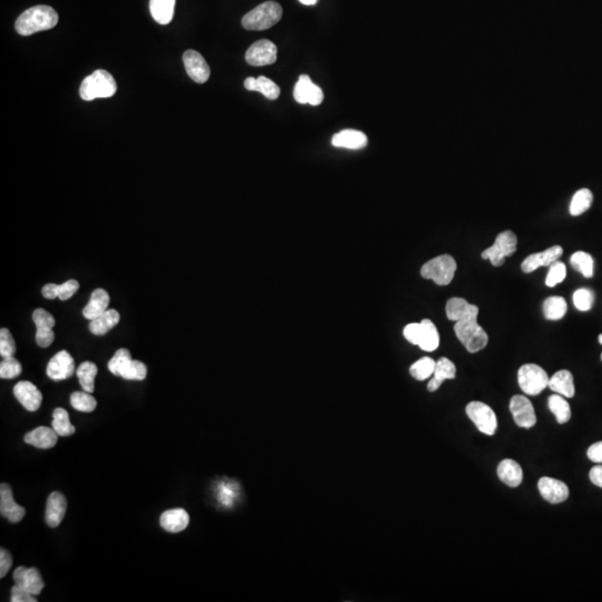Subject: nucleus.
Masks as SVG:
<instances>
[{
	"instance_id": "1",
	"label": "nucleus",
	"mask_w": 602,
	"mask_h": 602,
	"mask_svg": "<svg viewBox=\"0 0 602 602\" xmlns=\"http://www.w3.org/2000/svg\"><path fill=\"white\" fill-rule=\"evenodd\" d=\"M58 24V14L45 5L27 9L16 20L15 29L22 36H31L38 31H49Z\"/></svg>"
},
{
	"instance_id": "2",
	"label": "nucleus",
	"mask_w": 602,
	"mask_h": 602,
	"mask_svg": "<svg viewBox=\"0 0 602 602\" xmlns=\"http://www.w3.org/2000/svg\"><path fill=\"white\" fill-rule=\"evenodd\" d=\"M477 316L479 310L473 311L455 322L454 325V331L459 342H462L468 353L472 354L484 349L489 342L488 333L479 325Z\"/></svg>"
},
{
	"instance_id": "3",
	"label": "nucleus",
	"mask_w": 602,
	"mask_h": 602,
	"mask_svg": "<svg viewBox=\"0 0 602 602\" xmlns=\"http://www.w3.org/2000/svg\"><path fill=\"white\" fill-rule=\"evenodd\" d=\"M116 90L118 85L114 77L106 70H98L81 81L79 95L81 100L90 102L96 98L112 97Z\"/></svg>"
},
{
	"instance_id": "4",
	"label": "nucleus",
	"mask_w": 602,
	"mask_h": 602,
	"mask_svg": "<svg viewBox=\"0 0 602 602\" xmlns=\"http://www.w3.org/2000/svg\"><path fill=\"white\" fill-rule=\"evenodd\" d=\"M283 7L276 1H266L247 13L242 18V26L247 31H266L283 18Z\"/></svg>"
},
{
	"instance_id": "5",
	"label": "nucleus",
	"mask_w": 602,
	"mask_h": 602,
	"mask_svg": "<svg viewBox=\"0 0 602 602\" xmlns=\"http://www.w3.org/2000/svg\"><path fill=\"white\" fill-rule=\"evenodd\" d=\"M457 268V261L453 257L442 255L426 262L420 269V275L424 279L434 281L438 286H447L453 280Z\"/></svg>"
},
{
	"instance_id": "6",
	"label": "nucleus",
	"mask_w": 602,
	"mask_h": 602,
	"mask_svg": "<svg viewBox=\"0 0 602 602\" xmlns=\"http://www.w3.org/2000/svg\"><path fill=\"white\" fill-rule=\"evenodd\" d=\"M549 376L539 365L525 364L518 370V381L527 395H539L549 385Z\"/></svg>"
},
{
	"instance_id": "7",
	"label": "nucleus",
	"mask_w": 602,
	"mask_h": 602,
	"mask_svg": "<svg viewBox=\"0 0 602 602\" xmlns=\"http://www.w3.org/2000/svg\"><path fill=\"white\" fill-rule=\"evenodd\" d=\"M518 247V238L510 231H503L496 237V242L492 247L488 248L482 253V258L490 260L494 267H501L505 264V258L516 253Z\"/></svg>"
},
{
	"instance_id": "8",
	"label": "nucleus",
	"mask_w": 602,
	"mask_h": 602,
	"mask_svg": "<svg viewBox=\"0 0 602 602\" xmlns=\"http://www.w3.org/2000/svg\"><path fill=\"white\" fill-rule=\"evenodd\" d=\"M466 414L483 434H496L498 429V418L493 409L482 402H470L466 406Z\"/></svg>"
},
{
	"instance_id": "9",
	"label": "nucleus",
	"mask_w": 602,
	"mask_h": 602,
	"mask_svg": "<svg viewBox=\"0 0 602 602\" xmlns=\"http://www.w3.org/2000/svg\"><path fill=\"white\" fill-rule=\"evenodd\" d=\"M278 49L274 42L268 40H261L250 46L246 53L248 64L255 68L275 64L277 61Z\"/></svg>"
},
{
	"instance_id": "10",
	"label": "nucleus",
	"mask_w": 602,
	"mask_h": 602,
	"mask_svg": "<svg viewBox=\"0 0 602 602\" xmlns=\"http://www.w3.org/2000/svg\"><path fill=\"white\" fill-rule=\"evenodd\" d=\"M510 411L516 425L522 429H529L537 424L534 407L525 396H513L510 402Z\"/></svg>"
},
{
	"instance_id": "11",
	"label": "nucleus",
	"mask_w": 602,
	"mask_h": 602,
	"mask_svg": "<svg viewBox=\"0 0 602 602\" xmlns=\"http://www.w3.org/2000/svg\"><path fill=\"white\" fill-rule=\"evenodd\" d=\"M33 320L36 325V342L40 347L47 348L55 340V333L53 328L55 326V318L51 312L42 308H37L33 312Z\"/></svg>"
},
{
	"instance_id": "12",
	"label": "nucleus",
	"mask_w": 602,
	"mask_h": 602,
	"mask_svg": "<svg viewBox=\"0 0 602 602\" xmlns=\"http://www.w3.org/2000/svg\"><path fill=\"white\" fill-rule=\"evenodd\" d=\"M46 373L55 381L70 379L75 373V361L68 350H62L49 361Z\"/></svg>"
},
{
	"instance_id": "13",
	"label": "nucleus",
	"mask_w": 602,
	"mask_h": 602,
	"mask_svg": "<svg viewBox=\"0 0 602 602\" xmlns=\"http://www.w3.org/2000/svg\"><path fill=\"white\" fill-rule=\"evenodd\" d=\"M183 62L190 79H193L198 84H205V81L210 79V68L201 54L193 49H189L183 54Z\"/></svg>"
},
{
	"instance_id": "14",
	"label": "nucleus",
	"mask_w": 602,
	"mask_h": 602,
	"mask_svg": "<svg viewBox=\"0 0 602 602\" xmlns=\"http://www.w3.org/2000/svg\"><path fill=\"white\" fill-rule=\"evenodd\" d=\"M294 97L298 103L318 106L324 101V93L320 87L311 81L308 75H300L294 86Z\"/></svg>"
},
{
	"instance_id": "15",
	"label": "nucleus",
	"mask_w": 602,
	"mask_h": 602,
	"mask_svg": "<svg viewBox=\"0 0 602 602\" xmlns=\"http://www.w3.org/2000/svg\"><path fill=\"white\" fill-rule=\"evenodd\" d=\"M15 397L17 398L24 407L29 412H36L40 409L42 402V394L40 390L29 381H19L15 385Z\"/></svg>"
},
{
	"instance_id": "16",
	"label": "nucleus",
	"mask_w": 602,
	"mask_h": 602,
	"mask_svg": "<svg viewBox=\"0 0 602 602\" xmlns=\"http://www.w3.org/2000/svg\"><path fill=\"white\" fill-rule=\"evenodd\" d=\"M0 513L12 523L22 521L26 514L25 507L15 502L12 488L6 483L0 485Z\"/></svg>"
},
{
	"instance_id": "17",
	"label": "nucleus",
	"mask_w": 602,
	"mask_h": 602,
	"mask_svg": "<svg viewBox=\"0 0 602 602\" xmlns=\"http://www.w3.org/2000/svg\"><path fill=\"white\" fill-rule=\"evenodd\" d=\"M15 583L22 588L31 592L34 596L42 594V589L45 587V583L40 576L38 569L26 568V567H18L13 574Z\"/></svg>"
},
{
	"instance_id": "18",
	"label": "nucleus",
	"mask_w": 602,
	"mask_h": 602,
	"mask_svg": "<svg viewBox=\"0 0 602 602\" xmlns=\"http://www.w3.org/2000/svg\"><path fill=\"white\" fill-rule=\"evenodd\" d=\"M539 491L546 501L557 505L562 503L569 498V488L566 483L552 477H542L539 480Z\"/></svg>"
},
{
	"instance_id": "19",
	"label": "nucleus",
	"mask_w": 602,
	"mask_h": 602,
	"mask_svg": "<svg viewBox=\"0 0 602 602\" xmlns=\"http://www.w3.org/2000/svg\"><path fill=\"white\" fill-rule=\"evenodd\" d=\"M562 253L563 249L560 246H553L544 253H533L524 259L521 266L522 271L530 274L541 267H550L555 261L559 260Z\"/></svg>"
},
{
	"instance_id": "20",
	"label": "nucleus",
	"mask_w": 602,
	"mask_h": 602,
	"mask_svg": "<svg viewBox=\"0 0 602 602\" xmlns=\"http://www.w3.org/2000/svg\"><path fill=\"white\" fill-rule=\"evenodd\" d=\"M68 510V501L61 492L49 494L46 505V523L48 527L56 528L62 523Z\"/></svg>"
},
{
	"instance_id": "21",
	"label": "nucleus",
	"mask_w": 602,
	"mask_h": 602,
	"mask_svg": "<svg viewBox=\"0 0 602 602\" xmlns=\"http://www.w3.org/2000/svg\"><path fill=\"white\" fill-rule=\"evenodd\" d=\"M58 436L59 435L53 427L49 429L46 426H40V427L29 431L24 436V441L34 447L48 450V448H53L54 446L56 445Z\"/></svg>"
},
{
	"instance_id": "22",
	"label": "nucleus",
	"mask_w": 602,
	"mask_h": 602,
	"mask_svg": "<svg viewBox=\"0 0 602 602\" xmlns=\"http://www.w3.org/2000/svg\"><path fill=\"white\" fill-rule=\"evenodd\" d=\"M190 523V516L184 509H172L162 513L160 518L161 527L170 533L182 532Z\"/></svg>"
},
{
	"instance_id": "23",
	"label": "nucleus",
	"mask_w": 602,
	"mask_h": 602,
	"mask_svg": "<svg viewBox=\"0 0 602 602\" xmlns=\"http://www.w3.org/2000/svg\"><path fill=\"white\" fill-rule=\"evenodd\" d=\"M367 136L365 133L359 132L356 129H344L338 134L333 135L331 143L336 148L359 150L367 145Z\"/></svg>"
},
{
	"instance_id": "24",
	"label": "nucleus",
	"mask_w": 602,
	"mask_h": 602,
	"mask_svg": "<svg viewBox=\"0 0 602 602\" xmlns=\"http://www.w3.org/2000/svg\"><path fill=\"white\" fill-rule=\"evenodd\" d=\"M498 476L507 486L518 488L523 481V470L516 461L503 459L498 466Z\"/></svg>"
},
{
	"instance_id": "25",
	"label": "nucleus",
	"mask_w": 602,
	"mask_h": 602,
	"mask_svg": "<svg viewBox=\"0 0 602 602\" xmlns=\"http://www.w3.org/2000/svg\"><path fill=\"white\" fill-rule=\"evenodd\" d=\"M109 300L111 298L105 289H95L92 292L90 301L83 309V316L86 319H95L96 317L101 316L109 309Z\"/></svg>"
},
{
	"instance_id": "26",
	"label": "nucleus",
	"mask_w": 602,
	"mask_h": 602,
	"mask_svg": "<svg viewBox=\"0 0 602 602\" xmlns=\"http://www.w3.org/2000/svg\"><path fill=\"white\" fill-rule=\"evenodd\" d=\"M455 376H457V367L453 361L446 357H442L436 361L433 379L429 381L427 390L429 392H436L443 384V381L446 379H454Z\"/></svg>"
},
{
	"instance_id": "27",
	"label": "nucleus",
	"mask_w": 602,
	"mask_h": 602,
	"mask_svg": "<svg viewBox=\"0 0 602 602\" xmlns=\"http://www.w3.org/2000/svg\"><path fill=\"white\" fill-rule=\"evenodd\" d=\"M79 281L70 279V280L66 281V283L59 285V286L58 285H55V283H47V285L42 287V294L46 299L53 300L59 298L62 301H65V300H68L70 298L73 297L76 292L79 290Z\"/></svg>"
},
{
	"instance_id": "28",
	"label": "nucleus",
	"mask_w": 602,
	"mask_h": 602,
	"mask_svg": "<svg viewBox=\"0 0 602 602\" xmlns=\"http://www.w3.org/2000/svg\"><path fill=\"white\" fill-rule=\"evenodd\" d=\"M552 392L557 393L563 397L572 398L574 396L573 376L569 370H559L549 379L548 385Z\"/></svg>"
},
{
	"instance_id": "29",
	"label": "nucleus",
	"mask_w": 602,
	"mask_h": 602,
	"mask_svg": "<svg viewBox=\"0 0 602 602\" xmlns=\"http://www.w3.org/2000/svg\"><path fill=\"white\" fill-rule=\"evenodd\" d=\"M244 87L248 90L260 92L268 100H277L279 95H280V88H279V86L276 84L275 81L267 79L264 76H260L258 79L248 77L244 81Z\"/></svg>"
},
{
	"instance_id": "30",
	"label": "nucleus",
	"mask_w": 602,
	"mask_h": 602,
	"mask_svg": "<svg viewBox=\"0 0 602 602\" xmlns=\"http://www.w3.org/2000/svg\"><path fill=\"white\" fill-rule=\"evenodd\" d=\"M120 316L118 310L115 309H107L101 316L96 317L95 319L90 320V331L96 336H103L105 333L112 331L115 326L120 322Z\"/></svg>"
},
{
	"instance_id": "31",
	"label": "nucleus",
	"mask_w": 602,
	"mask_h": 602,
	"mask_svg": "<svg viewBox=\"0 0 602 602\" xmlns=\"http://www.w3.org/2000/svg\"><path fill=\"white\" fill-rule=\"evenodd\" d=\"M177 0H150V12L152 17L160 24L168 25L173 19L174 9Z\"/></svg>"
},
{
	"instance_id": "32",
	"label": "nucleus",
	"mask_w": 602,
	"mask_h": 602,
	"mask_svg": "<svg viewBox=\"0 0 602 602\" xmlns=\"http://www.w3.org/2000/svg\"><path fill=\"white\" fill-rule=\"evenodd\" d=\"M420 327L422 331L418 347L424 351H434L440 344V333L436 326L429 319H423L420 322Z\"/></svg>"
},
{
	"instance_id": "33",
	"label": "nucleus",
	"mask_w": 602,
	"mask_h": 602,
	"mask_svg": "<svg viewBox=\"0 0 602 602\" xmlns=\"http://www.w3.org/2000/svg\"><path fill=\"white\" fill-rule=\"evenodd\" d=\"M476 310H479L477 306L468 303L463 298H451L446 303V316L452 322H457L463 317L468 316V314Z\"/></svg>"
},
{
	"instance_id": "34",
	"label": "nucleus",
	"mask_w": 602,
	"mask_h": 602,
	"mask_svg": "<svg viewBox=\"0 0 602 602\" xmlns=\"http://www.w3.org/2000/svg\"><path fill=\"white\" fill-rule=\"evenodd\" d=\"M97 372V366L92 361H84L79 365L76 370V375L79 377V384L83 390L87 393H93L95 390V377Z\"/></svg>"
},
{
	"instance_id": "35",
	"label": "nucleus",
	"mask_w": 602,
	"mask_h": 602,
	"mask_svg": "<svg viewBox=\"0 0 602 602\" xmlns=\"http://www.w3.org/2000/svg\"><path fill=\"white\" fill-rule=\"evenodd\" d=\"M52 427L55 429L59 436L66 437L73 435L76 431V427L70 423V414L66 409L58 407L53 412V422Z\"/></svg>"
},
{
	"instance_id": "36",
	"label": "nucleus",
	"mask_w": 602,
	"mask_h": 602,
	"mask_svg": "<svg viewBox=\"0 0 602 602\" xmlns=\"http://www.w3.org/2000/svg\"><path fill=\"white\" fill-rule=\"evenodd\" d=\"M549 409L555 414L559 424H564L571 418V407L562 395L555 394L549 397Z\"/></svg>"
},
{
	"instance_id": "37",
	"label": "nucleus",
	"mask_w": 602,
	"mask_h": 602,
	"mask_svg": "<svg viewBox=\"0 0 602 602\" xmlns=\"http://www.w3.org/2000/svg\"><path fill=\"white\" fill-rule=\"evenodd\" d=\"M568 305L564 298L549 297L544 303V315L548 320H559L564 317Z\"/></svg>"
},
{
	"instance_id": "38",
	"label": "nucleus",
	"mask_w": 602,
	"mask_h": 602,
	"mask_svg": "<svg viewBox=\"0 0 602 602\" xmlns=\"http://www.w3.org/2000/svg\"><path fill=\"white\" fill-rule=\"evenodd\" d=\"M594 201V196L589 189H581L577 191L570 203V214L573 216H580L590 209Z\"/></svg>"
},
{
	"instance_id": "39",
	"label": "nucleus",
	"mask_w": 602,
	"mask_h": 602,
	"mask_svg": "<svg viewBox=\"0 0 602 602\" xmlns=\"http://www.w3.org/2000/svg\"><path fill=\"white\" fill-rule=\"evenodd\" d=\"M570 264L574 270L583 274V277L592 278L594 276V261L589 253L585 251L574 253L570 258Z\"/></svg>"
},
{
	"instance_id": "40",
	"label": "nucleus",
	"mask_w": 602,
	"mask_h": 602,
	"mask_svg": "<svg viewBox=\"0 0 602 602\" xmlns=\"http://www.w3.org/2000/svg\"><path fill=\"white\" fill-rule=\"evenodd\" d=\"M436 361L431 357H423L409 368V373L418 381H425L434 374Z\"/></svg>"
},
{
	"instance_id": "41",
	"label": "nucleus",
	"mask_w": 602,
	"mask_h": 602,
	"mask_svg": "<svg viewBox=\"0 0 602 602\" xmlns=\"http://www.w3.org/2000/svg\"><path fill=\"white\" fill-rule=\"evenodd\" d=\"M70 405L79 412L90 413L97 406V402L90 395V393L84 390L73 393L70 395Z\"/></svg>"
},
{
	"instance_id": "42",
	"label": "nucleus",
	"mask_w": 602,
	"mask_h": 602,
	"mask_svg": "<svg viewBox=\"0 0 602 602\" xmlns=\"http://www.w3.org/2000/svg\"><path fill=\"white\" fill-rule=\"evenodd\" d=\"M148 375V368L145 364L140 361H129L127 367L124 368L123 372L120 374V377L127 381H143Z\"/></svg>"
},
{
	"instance_id": "43",
	"label": "nucleus",
	"mask_w": 602,
	"mask_h": 602,
	"mask_svg": "<svg viewBox=\"0 0 602 602\" xmlns=\"http://www.w3.org/2000/svg\"><path fill=\"white\" fill-rule=\"evenodd\" d=\"M132 361L131 353L125 348H120L109 361V370L113 375L120 376L124 368L127 367L129 361Z\"/></svg>"
},
{
	"instance_id": "44",
	"label": "nucleus",
	"mask_w": 602,
	"mask_h": 602,
	"mask_svg": "<svg viewBox=\"0 0 602 602\" xmlns=\"http://www.w3.org/2000/svg\"><path fill=\"white\" fill-rule=\"evenodd\" d=\"M23 372V367L20 364L19 361L12 357H6L3 358L0 364V377L3 379H16Z\"/></svg>"
},
{
	"instance_id": "45",
	"label": "nucleus",
	"mask_w": 602,
	"mask_h": 602,
	"mask_svg": "<svg viewBox=\"0 0 602 602\" xmlns=\"http://www.w3.org/2000/svg\"><path fill=\"white\" fill-rule=\"evenodd\" d=\"M573 303L580 311H588L594 303V294L588 288L578 289L573 294Z\"/></svg>"
},
{
	"instance_id": "46",
	"label": "nucleus",
	"mask_w": 602,
	"mask_h": 602,
	"mask_svg": "<svg viewBox=\"0 0 602 602\" xmlns=\"http://www.w3.org/2000/svg\"><path fill=\"white\" fill-rule=\"evenodd\" d=\"M567 277L566 264L557 260L550 264L549 272L546 275V285L548 287L557 286V283H562Z\"/></svg>"
},
{
	"instance_id": "47",
	"label": "nucleus",
	"mask_w": 602,
	"mask_h": 602,
	"mask_svg": "<svg viewBox=\"0 0 602 602\" xmlns=\"http://www.w3.org/2000/svg\"><path fill=\"white\" fill-rule=\"evenodd\" d=\"M16 353V342L7 328L0 329V355L3 358L12 357Z\"/></svg>"
},
{
	"instance_id": "48",
	"label": "nucleus",
	"mask_w": 602,
	"mask_h": 602,
	"mask_svg": "<svg viewBox=\"0 0 602 602\" xmlns=\"http://www.w3.org/2000/svg\"><path fill=\"white\" fill-rule=\"evenodd\" d=\"M420 331H422L420 322H413V324H409L406 327L404 328V337H405L407 342L415 344V346H418V342H420Z\"/></svg>"
},
{
	"instance_id": "49",
	"label": "nucleus",
	"mask_w": 602,
	"mask_h": 602,
	"mask_svg": "<svg viewBox=\"0 0 602 602\" xmlns=\"http://www.w3.org/2000/svg\"><path fill=\"white\" fill-rule=\"evenodd\" d=\"M34 594H31L29 591L22 588L19 585L15 583L12 588V602H36L37 599Z\"/></svg>"
},
{
	"instance_id": "50",
	"label": "nucleus",
	"mask_w": 602,
	"mask_h": 602,
	"mask_svg": "<svg viewBox=\"0 0 602 602\" xmlns=\"http://www.w3.org/2000/svg\"><path fill=\"white\" fill-rule=\"evenodd\" d=\"M13 557L8 550L0 549V578H5L13 566Z\"/></svg>"
},
{
	"instance_id": "51",
	"label": "nucleus",
	"mask_w": 602,
	"mask_h": 602,
	"mask_svg": "<svg viewBox=\"0 0 602 602\" xmlns=\"http://www.w3.org/2000/svg\"><path fill=\"white\" fill-rule=\"evenodd\" d=\"M587 454H588L589 459L592 462L598 463V464L602 463V441L591 445Z\"/></svg>"
},
{
	"instance_id": "52",
	"label": "nucleus",
	"mask_w": 602,
	"mask_h": 602,
	"mask_svg": "<svg viewBox=\"0 0 602 602\" xmlns=\"http://www.w3.org/2000/svg\"><path fill=\"white\" fill-rule=\"evenodd\" d=\"M589 477L594 485L602 489V465H596L591 468Z\"/></svg>"
},
{
	"instance_id": "53",
	"label": "nucleus",
	"mask_w": 602,
	"mask_h": 602,
	"mask_svg": "<svg viewBox=\"0 0 602 602\" xmlns=\"http://www.w3.org/2000/svg\"><path fill=\"white\" fill-rule=\"evenodd\" d=\"M300 3H303L306 6H312L318 0H299Z\"/></svg>"
},
{
	"instance_id": "54",
	"label": "nucleus",
	"mask_w": 602,
	"mask_h": 602,
	"mask_svg": "<svg viewBox=\"0 0 602 602\" xmlns=\"http://www.w3.org/2000/svg\"><path fill=\"white\" fill-rule=\"evenodd\" d=\"M598 339H599L600 344H602V333H601V335H599V338H598Z\"/></svg>"
},
{
	"instance_id": "55",
	"label": "nucleus",
	"mask_w": 602,
	"mask_h": 602,
	"mask_svg": "<svg viewBox=\"0 0 602 602\" xmlns=\"http://www.w3.org/2000/svg\"><path fill=\"white\" fill-rule=\"evenodd\" d=\"M601 361H602V354H601Z\"/></svg>"
}]
</instances>
